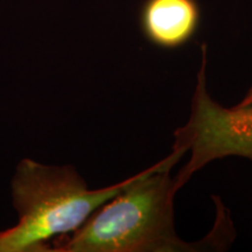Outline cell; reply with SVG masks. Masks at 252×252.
Listing matches in <instances>:
<instances>
[{"label":"cell","mask_w":252,"mask_h":252,"mask_svg":"<svg viewBox=\"0 0 252 252\" xmlns=\"http://www.w3.org/2000/svg\"><path fill=\"white\" fill-rule=\"evenodd\" d=\"M206 72L207 47L202 45L190 116L174 132L173 150L190 152L188 162L174 178L176 190L214 160L241 157L252 161V106L224 108L216 103L208 93Z\"/></svg>","instance_id":"obj_3"},{"label":"cell","mask_w":252,"mask_h":252,"mask_svg":"<svg viewBox=\"0 0 252 252\" xmlns=\"http://www.w3.org/2000/svg\"><path fill=\"white\" fill-rule=\"evenodd\" d=\"M186 154L173 150L162 161L131 176L121 193L100 206L77 230L60 236L49 252H198L225 250L236 237L228 209L219 212L210 234L189 243L174 226V178L171 169Z\"/></svg>","instance_id":"obj_1"},{"label":"cell","mask_w":252,"mask_h":252,"mask_svg":"<svg viewBox=\"0 0 252 252\" xmlns=\"http://www.w3.org/2000/svg\"><path fill=\"white\" fill-rule=\"evenodd\" d=\"M239 106H252V87L249 89L248 94H245L244 98L238 104Z\"/></svg>","instance_id":"obj_5"},{"label":"cell","mask_w":252,"mask_h":252,"mask_svg":"<svg viewBox=\"0 0 252 252\" xmlns=\"http://www.w3.org/2000/svg\"><path fill=\"white\" fill-rule=\"evenodd\" d=\"M130 180L90 189L70 165H45L25 158L11 181L18 222L0 230V252H49L55 238L77 230Z\"/></svg>","instance_id":"obj_2"},{"label":"cell","mask_w":252,"mask_h":252,"mask_svg":"<svg viewBox=\"0 0 252 252\" xmlns=\"http://www.w3.org/2000/svg\"><path fill=\"white\" fill-rule=\"evenodd\" d=\"M200 18L196 0H146L140 24L144 35L156 46L178 48L194 36Z\"/></svg>","instance_id":"obj_4"}]
</instances>
